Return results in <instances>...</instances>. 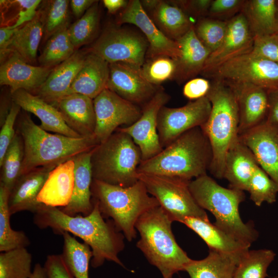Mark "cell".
<instances>
[{
  "instance_id": "83f0119b",
  "label": "cell",
  "mask_w": 278,
  "mask_h": 278,
  "mask_svg": "<svg viewBox=\"0 0 278 278\" xmlns=\"http://www.w3.org/2000/svg\"><path fill=\"white\" fill-rule=\"evenodd\" d=\"M109 70L107 61L87 51L83 64L66 96L77 93L94 99L107 88Z\"/></svg>"
},
{
  "instance_id": "6f0895ef",
  "label": "cell",
  "mask_w": 278,
  "mask_h": 278,
  "mask_svg": "<svg viewBox=\"0 0 278 278\" xmlns=\"http://www.w3.org/2000/svg\"><path fill=\"white\" fill-rule=\"evenodd\" d=\"M129 1L126 0H103L102 3L109 13L114 14L119 10L124 9Z\"/></svg>"
},
{
  "instance_id": "30bf717a",
  "label": "cell",
  "mask_w": 278,
  "mask_h": 278,
  "mask_svg": "<svg viewBox=\"0 0 278 278\" xmlns=\"http://www.w3.org/2000/svg\"><path fill=\"white\" fill-rule=\"evenodd\" d=\"M204 75L227 82L252 83L268 91L278 89V63L251 51L225 62Z\"/></svg>"
},
{
  "instance_id": "ba28073f",
  "label": "cell",
  "mask_w": 278,
  "mask_h": 278,
  "mask_svg": "<svg viewBox=\"0 0 278 278\" xmlns=\"http://www.w3.org/2000/svg\"><path fill=\"white\" fill-rule=\"evenodd\" d=\"M138 146L128 134L118 129L92 150L93 179L128 187L138 181L137 169L142 162Z\"/></svg>"
},
{
  "instance_id": "f6af8a7d",
  "label": "cell",
  "mask_w": 278,
  "mask_h": 278,
  "mask_svg": "<svg viewBox=\"0 0 278 278\" xmlns=\"http://www.w3.org/2000/svg\"><path fill=\"white\" fill-rule=\"evenodd\" d=\"M142 71L144 77L152 84L158 86L174 80L177 72L176 59L167 56H159L145 60Z\"/></svg>"
},
{
  "instance_id": "d6986e66",
  "label": "cell",
  "mask_w": 278,
  "mask_h": 278,
  "mask_svg": "<svg viewBox=\"0 0 278 278\" xmlns=\"http://www.w3.org/2000/svg\"><path fill=\"white\" fill-rule=\"evenodd\" d=\"M253 43V36L241 12L228 20L222 43L210 54L201 73L204 75L233 58L251 51Z\"/></svg>"
},
{
  "instance_id": "f5cc1de1",
  "label": "cell",
  "mask_w": 278,
  "mask_h": 278,
  "mask_svg": "<svg viewBox=\"0 0 278 278\" xmlns=\"http://www.w3.org/2000/svg\"><path fill=\"white\" fill-rule=\"evenodd\" d=\"M40 0H18L20 9L16 22L12 26H8L10 29H15L32 20L37 13Z\"/></svg>"
},
{
  "instance_id": "603a6c76",
  "label": "cell",
  "mask_w": 278,
  "mask_h": 278,
  "mask_svg": "<svg viewBox=\"0 0 278 278\" xmlns=\"http://www.w3.org/2000/svg\"><path fill=\"white\" fill-rule=\"evenodd\" d=\"M10 94L12 101L22 109L38 117L41 121L39 126L42 129L71 137H82L67 125L60 112L55 106L23 89Z\"/></svg>"
},
{
  "instance_id": "8992f818",
  "label": "cell",
  "mask_w": 278,
  "mask_h": 278,
  "mask_svg": "<svg viewBox=\"0 0 278 278\" xmlns=\"http://www.w3.org/2000/svg\"><path fill=\"white\" fill-rule=\"evenodd\" d=\"M91 190L92 201L97 203L102 216L111 218L129 241L136 237L135 224L138 218L160 206L139 180L131 186L122 187L93 179Z\"/></svg>"
},
{
  "instance_id": "6da1fadb",
  "label": "cell",
  "mask_w": 278,
  "mask_h": 278,
  "mask_svg": "<svg viewBox=\"0 0 278 278\" xmlns=\"http://www.w3.org/2000/svg\"><path fill=\"white\" fill-rule=\"evenodd\" d=\"M92 202L94 207L90 214L74 216L58 207L41 204L34 213L33 223L40 229L50 228L57 234L67 232L81 238L91 248L93 268L100 267L105 260L124 267L118 257L124 248V235L111 219L105 221L97 203Z\"/></svg>"
},
{
  "instance_id": "4fadbf2b",
  "label": "cell",
  "mask_w": 278,
  "mask_h": 278,
  "mask_svg": "<svg viewBox=\"0 0 278 278\" xmlns=\"http://www.w3.org/2000/svg\"><path fill=\"white\" fill-rule=\"evenodd\" d=\"M211 108L206 96L179 108L163 106L158 114L157 126L162 147L165 148L186 131L202 127L210 116Z\"/></svg>"
},
{
  "instance_id": "7c38bea8",
  "label": "cell",
  "mask_w": 278,
  "mask_h": 278,
  "mask_svg": "<svg viewBox=\"0 0 278 278\" xmlns=\"http://www.w3.org/2000/svg\"><path fill=\"white\" fill-rule=\"evenodd\" d=\"M96 116L94 136L99 143L106 141L121 125L130 126L141 116V107L108 88L93 99Z\"/></svg>"
},
{
  "instance_id": "b9f144b4",
  "label": "cell",
  "mask_w": 278,
  "mask_h": 278,
  "mask_svg": "<svg viewBox=\"0 0 278 278\" xmlns=\"http://www.w3.org/2000/svg\"><path fill=\"white\" fill-rule=\"evenodd\" d=\"M23 155L22 140L20 134L15 132L14 138L0 164L2 168L0 183L10 192L20 177Z\"/></svg>"
},
{
  "instance_id": "bcb514c9",
  "label": "cell",
  "mask_w": 278,
  "mask_h": 278,
  "mask_svg": "<svg viewBox=\"0 0 278 278\" xmlns=\"http://www.w3.org/2000/svg\"><path fill=\"white\" fill-rule=\"evenodd\" d=\"M21 108L12 101L10 109L0 131V164L15 134L14 126Z\"/></svg>"
},
{
  "instance_id": "44dd1931",
  "label": "cell",
  "mask_w": 278,
  "mask_h": 278,
  "mask_svg": "<svg viewBox=\"0 0 278 278\" xmlns=\"http://www.w3.org/2000/svg\"><path fill=\"white\" fill-rule=\"evenodd\" d=\"M86 54L87 51L77 50L71 57L53 68L44 83L31 94L55 106L66 95Z\"/></svg>"
},
{
  "instance_id": "7a4b0ae2",
  "label": "cell",
  "mask_w": 278,
  "mask_h": 278,
  "mask_svg": "<svg viewBox=\"0 0 278 278\" xmlns=\"http://www.w3.org/2000/svg\"><path fill=\"white\" fill-rule=\"evenodd\" d=\"M15 131L24 148L20 177L38 167H56L99 144L95 136L74 138L50 133L36 124L24 110L18 115Z\"/></svg>"
},
{
  "instance_id": "f1b7e54d",
  "label": "cell",
  "mask_w": 278,
  "mask_h": 278,
  "mask_svg": "<svg viewBox=\"0 0 278 278\" xmlns=\"http://www.w3.org/2000/svg\"><path fill=\"white\" fill-rule=\"evenodd\" d=\"M74 168L75 163L72 159L53 169L37 197L38 201L53 207L66 206L73 194Z\"/></svg>"
},
{
  "instance_id": "e575fe53",
  "label": "cell",
  "mask_w": 278,
  "mask_h": 278,
  "mask_svg": "<svg viewBox=\"0 0 278 278\" xmlns=\"http://www.w3.org/2000/svg\"><path fill=\"white\" fill-rule=\"evenodd\" d=\"M61 235L63 237L61 255L72 274L74 278H89V264L93 256L91 248L67 232Z\"/></svg>"
},
{
  "instance_id": "5b68a950",
  "label": "cell",
  "mask_w": 278,
  "mask_h": 278,
  "mask_svg": "<svg viewBox=\"0 0 278 278\" xmlns=\"http://www.w3.org/2000/svg\"><path fill=\"white\" fill-rule=\"evenodd\" d=\"M172 222L158 206L143 214L135 224L140 235L137 247L149 263L160 270L163 278H172L175 273L184 271L192 259L176 241Z\"/></svg>"
},
{
  "instance_id": "8d00e7d4",
  "label": "cell",
  "mask_w": 278,
  "mask_h": 278,
  "mask_svg": "<svg viewBox=\"0 0 278 278\" xmlns=\"http://www.w3.org/2000/svg\"><path fill=\"white\" fill-rule=\"evenodd\" d=\"M66 27L49 38L38 57L39 66L54 68L71 57L77 50Z\"/></svg>"
},
{
  "instance_id": "816d5d0a",
  "label": "cell",
  "mask_w": 278,
  "mask_h": 278,
  "mask_svg": "<svg viewBox=\"0 0 278 278\" xmlns=\"http://www.w3.org/2000/svg\"><path fill=\"white\" fill-rule=\"evenodd\" d=\"M212 0L171 1L188 15L202 18L208 14Z\"/></svg>"
},
{
  "instance_id": "ffe728a7",
  "label": "cell",
  "mask_w": 278,
  "mask_h": 278,
  "mask_svg": "<svg viewBox=\"0 0 278 278\" xmlns=\"http://www.w3.org/2000/svg\"><path fill=\"white\" fill-rule=\"evenodd\" d=\"M53 69L29 64L10 53L1 61L0 84L8 86L10 94L20 89L32 93L44 83Z\"/></svg>"
},
{
  "instance_id": "d590c367",
  "label": "cell",
  "mask_w": 278,
  "mask_h": 278,
  "mask_svg": "<svg viewBox=\"0 0 278 278\" xmlns=\"http://www.w3.org/2000/svg\"><path fill=\"white\" fill-rule=\"evenodd\" d=\"M10 191L0 183V251L26 248L30 241L22 231L13 230L10 225L8 200Z\"/></svg>"
},
{
  "instance_id": "ab89813d",
  "label": "cell",
  "mask_w": 278,
  "mask_h": 278,
  "mask_svg": "<svg viewBox=\"0 0 278 278\" xmlns=\"http://www.w3.org/2000/svg\"><path fill=\"white\" fill-rule=\"evenodd\" d=\"M32 255L26 248H18L0 254V278H30Z\"/></svg>"
},
{
  "instance_id": "94428289",
  "label": "cell",
  "mask_w": 278,
  "mask_h": 278,
  "mask_svg": "<svg viewBox=\"0 0 278 278\" xmlns=\"http://www.w3.org/2000/svg\"><path fill=\"white\" fill-rule=\"evenodd\" d=\"M277 24H278V1H277Z\"/></svg>"
},
{
  "instance_id": "7402d4cb",
  "label": "cell",
  "mask_w": 278,
  "mask_h": 278,
  "mask_svg": "<svg viewBox=\"0 0 278 278\" xmlns=\"http://www.w3.org/2000/svg\"><path fill=\"white\" fill-rule=\"evenodd\" d=\"M54 166L36 168L21 176L10 192L8 200L10 215L21 211L35 213L42 203L37 197Z\"/></svg>"
},
{
  "instance_id": "9c48e42d",
  "label": "cell",
  "mask_w": 278,
  "mask_h": 278,
  "mask_svg": "<svg viewBox=\"0 0 278 278\" xmlns=\"http://www.w3.org/2000/svg\"><path fill=\"white\" fill-rule=\"evenodd\" d=\"M137 177L173 222H180L186 217L208 219L205 211L197 204L190 193V181L144 173L137 172Z\"/></svg>"
},
{
  "instance_id": "5bb4252c",
  "label": "cell",
  "mask_w": 278,
  "mask_h": 278,
  "mask_svg": "<svg viewBox=\"0 0 278 278\" xmlns=\"http://www.w3.org/2000/svg\"><path fill=\"white\" fill-rule=\"evenodd\" d=\"M170 97L160 88L154 96L143 106L140 118L132 125L117 129L130 135L140 148L142 161L159 154L163 149L158 134V117L161 109Z\"/></svg>"
},
{
  "instance_id": "91938a15",
  "label": "cell",
  "mask_w": 278,
  "mask_h": 278,
  "mask_svg": "<svg viewBox=\"0 0 278 278\" xmlns=\"http://www.w3.org/2000/svg\"><path fill=\"white\" fill-rule=\"evenodd\" d=\"M160 1V0H159ZM159 0H145L140 1L141 5L144 10L146 11L152 10L159 2Z\"/></svg>"
},
{
  "instance_id": "d6a6232c",
  "label": "cell",
  "mask_w": 278,
  "mask_h": 278,
  "mask_svg": "<svg viewBox=\"0 0 278 278\" xmlns=\"http://www.w3.org/2000/svg\"><path fill=\"white\" fill-rule=\"evenodd\" d=\"M43 36V26L37 10L32 20L16 28L7 47V56L10 53H15L27 63L33 65L37 61L38 49Z\"/></svg>"
},
{
  "instance_id": "9a60e30c",
  "label": "cell",
  "mask_w": 278,
  "mask_h": 278,
  "mask_svg": "<svg viewBox=\"0 0 278 278\" xmlns=\"http://www.w3.org/2000/svg\"><path fill=\"white\" fill-rule=\"evenodd\" d=\"M117 23L134 25L143 32L149 44L146 59L164 55L177 59L179 56L177 42L168 38L158 28L142 7L140 1H129L118 15Z\"/></svg>"
},
{
  "instance_id": "ee69618b",
  "label": "cell",
  "mask_w": 278,
  "mask_h": 278,
  "mask_svg": "<svg viewBox=\"0 0 278 278\" xmlns=\"http://www.w3.org/2000/svg\"><path fill=\"white\" fill-rule=\"evenodd\" d=\"M247 191L250 199L255 205L260 206L264 202L272 204L276 201L278 186L258 166L252 176Z\"/></svg>"
},
{
  "instance_id": "74e56055",
  "label": "cell",
  "mask_w": 278,
  "mask_h": 278,
  "mask_svg": "<svg viewBox=\"0 0 278 278\" xmlns=\"http://www.w3.org/2000/svg\"><path fill=\"white\" fill-rule=\"evenodd\" d=\"M70 1L50 0L42 2L38 12L42 22L46 41L59 31L68 27Z\"/></svg>"
},
{
  "instance_id": "d4e9b609",
  "label": "cell",
  "mask_w": 278,
  "mask_h": 278,
  "mask_svg": "<svg viewBox=\"0 0 278 278\" xmlns=\"http://www.w3.org/2000/svg\"><path fill=\"white\" fill-rule=\"evenodd\" d=\"M55 107L71 129L82 137L94 136L96 116L93 99L73 93L61 98Z\"/></svg>"
},
{
  "instance_id": "8fae6325",
  "label": "cell",
  "mask_w": 278,
  "mask_h": 278,
  "mask_svg": "<svg viewBox=\"0 0 278 278\" xmlns=\"http://www.w3.org/2000/svg\"><path fill=\"white\" fill-rule=\"evenodd\" d=\"M148 47L146 38L138 32L114 26L107 28L88 51L109 64L124 62L142 67Z\"/></svg>"
},
{
  "instance_id": "f907efd6",
  "label": "cell",
  "mask_w": 278,
  "mask_h": 278,
  "mask_svg": "<svg viewBox=\"0 0 278 278\" xmlns=\"http://www.w3.org/2000/svg\"><path fill=\"white\" fill-rule=\"evenodd\" d=\"M44 267L47 278H74L63 259L61 254L48 255Z\"/></svg>"
},
{
  "instance_id": "1f68e13d",
  "label": "cell",
  "mask_w": 278,
  "mask_h": 278,
  "mask_svg": "<svg viewBox=\"0 0 278 278\" xmlns=\"http://www.w3.org/2000/svg\"><path fill=\"white\" fill-rule=\"evenodd\" d=\"M241 12L253 37L278 32L277 1H245Z\"/></svg>"
},
{
  "instance_id": "9f6ffc18",
  "label": "cell",
  "mask_w": 278,
  "mask_h": 278,
  "mask_svg": "<svg viewBox=\"0 0 278 278\" xmlns=\"http://www.w3.org/2000/svg\"><path fill=\"white\" fill-rule=\"evenodd\" d=\"M96 1L71 0L70 6L74 15L77 18L81 17Z\"/></svg>"
},
{
  "instance_id": "db71d44e",
  "label": "cell",
  "mask_w": 278,
  "mask_h": 278,
  "mask_svg": "<svg viewBox=\"0 0 278 278\" xmlns=\"http://www.w3.org/2000/svg\"><path fill=\"white\" fill-rule=\"evenodd\" d=\"M269 109L266 121L278 128V89L268 91Z\"/></svg>"
},
{
  "instance_id": "11a10c76",
  "label": "cell",
  "mask_w": 278,
  "mask_h": 278,
  "mask_svg": "<svg viewBox=\"0 0 278 278\" xmlns=\"http://www.w3.org/2000/svg\"><path fill=\"white\" fill-rule=\"evenodd\" d=\"M16 28L10 29L7 26H3L0 28L1 61L3 60L7 56V47Z\"/></svg>"
},
{
  "instance_id": "836d02e7",
  "label": "cell",
  "mask_w": 278,
  "mask_h": 278,
  "mask_svg": "<svg viewBox=\"0 0 278 278\" xmlns=\"http://www.w3.org/2000/svg\"><path fill=\"white\" fill-rule=\"evenodd\" d=\"M240 260L209 250L206 257L193 260L185 266L184 271L190 278H233Z\"/></svg>"
},
{
  "instance_id": "7dc6e473",
  "label": "cell",
  "mask_w": 278,
  "mask_h": 278,
  "mask_svg": "<svg viewBox=\"0 0 278 278\" xmlns=\"http://www.w3.org/2000/svg\"><path fill=\"white\" fill-rule=\"evenodd\" d=\"M251 51L259 57L278 63V32L254 37Z\"/></svg>"
},
{
  "instance_id": "484cf974",
  "label": "cell",
  "mask_w": 278,
  "mask_h": 278,
  "mask_svg": "<svg viewBox=\"0 0 278 278\" xmlns=\"http://www.w3.org/2000/svg\"><path fill=\"white\" fill-rule=\"evenodd\" d=\"M258 166L253 153L239 137L226 153L223 178L229 182L230 188L247 191L250 180Z\"/></svg>"
},
{
  "instance_id": "3957f363",
  "label": "cell",
  "mask_w": 278,
  "mask_h": 278,
  "mask_svg": "<svg viewBox=\"0 0 278 278\" xmlns=\"http://www.w3.org/2000/svg\"><path fill=\"white\" fill-rule=\"evenodd\" d=\"M212 159L210 141L197 127L181 135L155 156L142 161L137 172L190 181L206 174Z\"/></svg>"
},
{
  "instance_id": "4dcf8cb0",
  "label": "cell",
  "mask_w": 278,
  "mask_h": 278,
  "mask_svg": "<svg viewBox=\"0 0 278 278\" xmlns=\"http://www.w3.org/2000/svg\"><path fill=\"white\" fill-rule=\"evenodd\" d=\"M151 11L154 24L172 40L177 41L194 26L189 15L170 1L160 0Z\"/></svg>"
},
{
  "instance_id": "f35d334b",
  "label": "cell",
  "mask_w": 278,
  "mask_h": 278,
  "mask_svg": "<svg viewBox=\"0 0 278 278\" xmlns=\"http://www.w3.org/2000/svg\"><path fill=\"white\" fill-rule=\"evenodd\" d=\"M275 256L271 249L249 250L240 259L233 278H266Z\"/></svg>"
},
{
  "instance_id": "60d3db41",
  "label": "cell",
  "mask_w": 278,
  "mask_h": 278,
  "mask_svg": "<svg viewBox=\"0 0 278 278\" xmlns=\"http://www.w3.org/2000/svg\"><path fill=\"white\" fill-rule=\"evenodd\" d=\"M99 19L98 1H96L81 17L68 27L69 37L77 50L94 39L99 28Z\"/></svg>"
},
{
  "instance_id": "e0dca14e",
  "label": "cell",
  "mask_w": 278,
  "mask_h": 278,
  "mask_svg": "<svg viewBox=\"0 0 278 278\" xmlns=\"http://www.w3.org/2000/svg\"><path fill=\"white\" fill-rule=\"evenodd\" d=\"M239 137L258 165L278 186V128L265 120Z\"/></svg>"
},
{
  "instance_id": "7bdbcfd3",
  "label": "cell",
  "mask_w": 278,
  "mask_h": 278,
  "mask_svg": "<svg viewBox=\"0 0 278 278\" xmlns=\"http://www.w3.org/2000/svg\"><path fill=\"white\" fill-rule=\"evenodd\" d=\"M228 21L204 17L199 19L194 24L197 37L211 53L222 43L227 31Z\"/></svg>"
},
{
  "instance_id": "2e32d148",
  "label": "cell",
  "mask_w": 278,
  "mask_h": 278,
  "mask_svg": "<svg viewBox=\"0 0 278 278\" xmlns=\"http://www.w3.org/2000/svg\"><path fill=\"white\" fill-rule=\"evenodd\" d=\"M107 88L140 106L148 102L160 89L144 77L142 67L124 62L109 64Z\"/></svg>"
},
{
  "instance_id": "ac0fdd59",
  "label": "cell",
  "mask_w": 278,
  "mask_h": 278,
  "mask_svg": "<svg viewBox=\"0 0 278 278\" xmlns=\"http://www.w3.org/2000/svg\"><path fill=\"white\" fill-rule=\"evenodd\" d=\"M225 82L231 87L236 96L239 136L266 120L269 109L268 90L249 83Z\"/></svg>"
},
{
  "instance_id": "c3c4849f",
  "label": "cell",
  "mask_w": 278,
  "mask_h": 278,
  "mask_svg": "<svg viewBox=\"0 0 278 278\" xmlns=\"http://www.w3.org/2000/svg\"><path fill=\"white\" fill-rule=\"evenodd\" d=\"M245 2L244 0H212L207 15L222 20L225 18L230 19L241 12Z\"/></svg>"
},
{
  "instance_id": "f546056e",
  "label": "cell",
  "mask_w": 278,
  "mask_h": 278,
  "mask_svg": "<svg viewBox=\"0 0 278 278\" xmlns=\"http://www.w3.org/2000/svg\"><path fill=\"white\" fill-rule=\"evenodd\" d=\"M176 41L180 55L176 59L177 72L174 80L181 83L202 73L211 52L197 37L194 26Z\"/></svg>"
},
{
  "instance_id": "277c9868",
  "label": "cell",
  "mask_w": 278,
  "mask_h": 278,
  "mask_svg": "<svg viewBox=\"0 0 278 278\" xmlns=\"http://www.w3.org/2000/svg\"><path fill=\"white\" fill-rule=\"evenodd\" d=\"M188 186L197 204L215 217L217 228L250 247L256 240L258 232L239 214L240 204L245 199L244 191L224 187L207 173L190 181Z\"/></svg>"
},
{
  "instance_id": "cb8c5ba5",
  "label": "cell",
  "mask_w": 278,
  "mask_h": 278,
  "mask_svg": "<svg viewBox=\"0 0 278 278\" xmlns=\"http://www.w3.org/2000/svg\"><path fill=\"white\" fill-rule=\"evenodd\" d=\"M93 149L73 158L75 163L73 194L69 203L60 208L67 215L86 216L93 211L91 190L93 180L91 159Z\"/></svg>"
},
{
  "instance_id": "6125c7cd",
  "label": "cell",
  "mask_w": 278,
  "mask_h": 278,
  "mask_svg": "<svg viewBox=\"0 0 278 278\" xmlns=\"http://www.w3.org/2000/svg\"><path fill=\"white\" fill-rule=\"evenodd\" d=\"M275 278H277V277H275Z\"/></svg>"
},
{
  "instance_id": "681fc988",
  "label": "cell",
  "mask_w": 278,
  "mask_h": 278,
  "mask_svg": "<svg viewBox=\"0 0 278 278\" xmlns=\"http://www.w3.org/2000/svg\"><path fill=\"white\" fill-rule=\"evenodd\" d=\"M211 87V82L203 78L195 77L184 84L183 96L190 101L197 100L206 96Z\"/></svg>"
},
{
  "instance_id": "680465c9",
  "label": "cell",
  "mask_w": 278,
  "mask_h": 278,
  "mask_svg": "<svg viewBox=\"0 0 278 278\" xmlns=\"http://www.w3.org/2000/svg\"><path fill=\"white\" fill-rule=\"evenodd\" d=\"M32 271L30 278H47L45 268L39 263L36 264Z\"/></svg>"
},
{
  "instance_id": "52a82bcc",
  "label": "cell",
  "mask_w": 278,
  "mask_h": 278,
  "mask_svg": "<svg viewBox=\"0 0 278 278\" xmlns=\"http://www.w3.org/2000/svg\"><path fill=\"white\" fill-rule=\"evenodd\" d=\"M206 97L212 108L201 128L211 145L213 159L209 171L215 178H223L224 159L228 150L239 137V113L235 93L224 81L213 79Z\"/></svg>"
},
{
  "instance_id": "4316f807",
  "label": "cell",
  "mask_w": 278,
  "mask_h": 278,
  "mask_svg": "<svg viewBox=\"0 0 278 278\" xmlns=\"http://www.w3.org/2000/svg\"><path fill=\"white\" fill-rule=\"evenodd\" d=\"M180 222L198 234L206 244L209 250L240 260L250 247L217 228L208 219L186 217Z\"/></svg>"
}]
</instances>
